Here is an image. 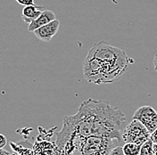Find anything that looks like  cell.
Here are the masks:
<instances>
[{
    "instance_id": "3",
    "label": "cell",
    "mask_w": 157,
    "mask_h": 155,
    "mask_svg": "<svg viewBox=\"0 0 157 155\" xmlns=\"http://www.w3.org/2000/svg\"><path fill=\"white\" fill-rule=\"evenodd\" d=\"M129 64L114 62L87 55L83 62V75L89 83L106 84L118 80L128 68Z\"/></svg>"
},
{
    "instance_id": "7",
    "label": "cell",
    "mask_w": 157,
    "mask_h": 155,
    "mask_svg": "<svg viewBox=\"0 0 157 155\" xmlns=\"http://www.w3.org/2000/svg\"><path fill=\"white\" fill-rule=\"evenodd\" d=\"M54 20H56V14L50 10H44L37 19L32 21L29 23L28 26V30L29 32H33L34 30L48 24V22Z\"/></svg>"
},
{
    "instance_id": "14",
    "label": "cell",
    "mask_w": 157,
    "mask_h": 155,
    "mask_svg": "<svg viewBox=\"0 0 157 155\" xmlns=\"http://www.w3.org/2000/svg\"><path fill=\"white\" fill-rule=\"evenodd\" d=\"M150 139L153 141L154 144H157V128L153 132V133H151Z\"/></svg>"
},
{
    "instance_id": "6",
    "label": "cell",
    "mask_w": 157,
    "mask_h": 155,
    "mask_svg": "<svg viewBox=\"0 0 157 155\" xmlns=\"http://www.w3.org/2000/svg\"><path fill=\"white\" fill-rule=\"evenodd\" d=\"M59 26H60V21L56 19L48 22V24L34 30L33 33L39 40H42L44 42H49L57 33Z\"/></svg>"
},
{
    "instance_id": "17",
    "label": "cell",
    "mask_w": 157,
    "mask_h": 155,
    "mask_svg": "<svg viewBox=\"0 0 157 155\" xmlns=\"http://www.w3.org/2000/svg\"><path fill=\"white\" fill-rule=\"evenodd\" d=\"M153 148H154V151H155V155H157V144H154Z\"/></svg>"
},
{
    "instance_id": "2",
    "label": "cell",
    "mask_w": 157,
    "mask_h": 155,
    "mask_svg": "<svg viewBox=\"0 0 157 155\" xmlns=\"http://www.w3.org/2000/svg\"><path fill=\"white\" fill-rule=\"evenodd\" d=\"M56 145L59 155H108L113 149L111 139L69 134L63 130L58 134Z\"/></svg>"
},
{
    "instance_id": "9",
    "label": "cell",
    "mask_w": 157,
    "mask_h": 155,
    "mask_svg": "<svg viewBox=\"0 0 157 155\" xmlns=\"http://www.w3.org/2000/svg\"><path fill=\"white\" fill-rule=\"evenodd\" d=\"M141 146L134 143H125L122 146V150L125 155H139Z\"/></svg>"
},
{
    "instance_id": "1",
    "label": "cell",
    "mask_w": 157,
    "mask_h": 155,
    "mask_svg": "<svg viewBox=\"0 0 157 155\" xmlns=\"http://www.w3.org/2000/svg\"><path fill=\"white\" fill-rule=\"evenodd\" d=\"M63 131L84 136H99L122 140L126 127L124 113L105 101L88 99L81 103L77 113L63 119Z\"/></svg>"
},
{
    "instance_id": "13",
    "label": "cell",
    "mask_w": 157,
    "mask_h": 155,
    "mask_svg": "<svg viewBox=\"0 0 157 155\" xmlns=\"http://www.w3.org/2000/svg\"><path fill=\"white\" fill-rule=\"evenodd\" d=\"M6 143H7L6 137L4 136L3 134H0V149L4 148L6 146Z\"/></svg>"
},
{
    "instance_id": "4",
    "label": "cell",
    "mask_w": 157,
    "mask_h": 155,
    "mask_svg": "<svg viewBox=\"0 0 157 155\" xmlns=\"http://www.w3.org/2000/svg\"><path fill=\"white\" fill-rule=\"evenodd\" d=\"M151 133L140 121L133 119L125 127L122 132V140L125 143H134L142 146L148 139H150Z\"/></svg>"
},
{
    "instance_id": "11",
    "label": "cell",
    "mask_w": 157,
    "mask_h": 155,
    "mask_svg": "<svg viewBox=\"0 0 157 155\" xmlns=\"http://www.w3.org/2000/svg\"><path fill=\"white\" fill-rule=\"evenodd\" d=\"M108 155H125V154H124V153H123L122 147L119 146H116V147H114V148H113V149L110 151V153H109V154Z\"/></svg>"
},
{
    "instance_id": "10",
    "label": "cell",
    "mask_w": 157,
    "mask_h": 155,
    "mask_svg": "<svg viewBox=\"0 0 157 155\" xmlns=\"http://www.w3.org/2000/svg\"><path fill=\"white\" fill-rule=\"evenodd\" d=\"M153 146H154L153 141L151 139H148L147 142L141 146L139 155H155Z\"/></svg>"
},
{
    "instance_id": "8",
    "label": "cell",
    "mask_w": 157,
    "mask_h": 155,
    "mask_svg": "<svg viewBox=\"0 0 157 155\" xmlns=\"http://www.w3.org/2000/svg\"><path fill=\"white\" fill-rule=\"evenodd\" d=\"M44 10L45 8L42 6L31 5L28 6H24L21 13V19L24 22L29 24L32 21L37 19Z\"/></svg>"
},
{
    "instance_id": "12",
    "label": "cell",
    "mask_w": 157,
    "mask_h": 155,
    "mask_svg": "<svg viewBox=\"0 0 157 155\" xmlns=\"http://www.w3.org/2000/svg\"><path fill=\"white\" fill-rule=\"evenodd\" d=\"M16 2L22 6H31V5H35L34 0H16Z\"/></svg>"
},
{
    "instance_id": "5",
    "label": "cell",
    "mask_w": 157,
    "mask_h": 155,
    "mask_svg": "<svg viewBox=\"0 0 157 155\" xmlns=\"http://www.w3.org/2000/svg\"><path fill=\"white\" fill-rule=\"evenodd\" d=\"M132 119L140 121L150 133H153L157 128V112L152 106L139 107L133 114Z\"/></svg>"
},
{
    "instance_id": "15",
    "label": "cell",
    "mask_w": 157,
    "mask_h": 155,
    "mask_svg": "<svg viewBox=\"0 0 157 155\" xmlns=\"http://www.w3.org/2000/svg\"><path fill=\"white\" fill-rule=\"evenodd\" d=\"M153 64H154V68L155 70L157 72V53L155 54V57H154V61H153Z\"/></svg>"
},
{
    "instance_id": "16",
    "label": "cell",
    "mask_w": 157,
    "mask_h": 155,
    "mask_svg": "<svg viewBox=\"0 0 157 155\" xmlns=\"http://www.w3.org/2000/svg\"><path fill=\"white\" fill-rule=\"evenodd\" d=\"M0 155H10V153L7 151H6L4 148H2V149H0Z\"/></svg>"
}]
</instances>
